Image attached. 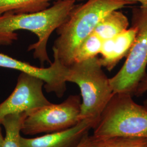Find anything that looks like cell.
Here are the masks:
<instances>
[{
	"instance_id": "cell-3",
	"label": "cell",
	"mask_w": 147,
	"mask_h": 147,
	"mask_svg": "<svg viewBox=\"0 0 147 147\" xmlns=\"http://www.w3.org/2000/svg\"><path fill=\"white\" fill-rule=\"evenodd\" d=\"M66 80L77 84L81 92L80 121L88 120L95 127L114 95L110 78L104 72L99 58L74 62L69 67Z\"/></svg>"
},
{
	"instance_id": "cell-8",
	"label": "cell",
	"mask_w": 147,
	"mask_h": 147,
	"mask_svg": "<svg viewBox=\"0 0 147 147\" xmlns=\"http://www.w3.org/2000/svg\"><path fill=\"white\" fill-rule=\"evenodd\" d=\"M53 62L47 68H39L7 55L0 53V68L18 70L30 74L44 82V88L47 92H53L59 98L62 97L66 90V78L69 67L65 66L53 53Z\"/></svg>"
},
{
	"instance_id": "cell-14",
	"label": "cell",
	"mask_w": 147,
	"mask_h": 147,
	"mask_svg": "<svg viewBox=\"0 0 147 147\" xmlns=\"http://www.w3.org/2000/svg\"><path fill=\"white\" fill-rule=\"evenodd\" d=\"M103 40L94 32L81 42L75 53L74 62H80L96 57L101 51Z\"/></svg>"
},
{
	"instance_id": "cell-6",
	"label": "cell",
	"mask_w": 147,
	"mask_h": 147,
	"mask_svg": "<svg viewBox=\"0 0 147 147\" xmlns=\"http://www.w3.org/2000/svg\"><path fill=\"white\" fill-rule=\"evenodd\" d=\"M81 98L71 95L63 102L51 103L25 112L21 132L26 135L51 133L69 129L80 121Z\"/></svg>"
},
{
	"instance_id": "cell-18",
	"label": "cell",
	"mask_w": 147,
	"mask_h": 147,
	"mask_svg": "<svg viewBox=\"0 0 147 147\" xmlns=\"http://www.w3.org/2000/svg\"><path fill=\"white\" fill-rule=\"evenodd\" d=\"M121 1H123L129 2L130 3L135 4L137 2H139L141 4V7L142 8H147V0H121Z\"/></svg>"
},
{
	"instance_id": "cell-13",
	"label": "cell",
	"mask_w": 147,
	"mask_h": 147,
	"mask_svg": "<svg viewBox=\"0 0 147 147\" xmlns=\"http://www.w3.org/2000/svg\"><path fill=\"white\" fill-rule=\"evenodd\" d=\"M25 112L5 116L1 124L4 126L5 135L2 147H21V127Z\"/></svg>"
},
{
	"instance_id": "cell-11",
	"label": "cell",
	"mask_w": 147,
	"mask_h": 147,
	"mask_svg": "<svg viewBox=\"0 0 147 147\" xmlns=\"http://www.w3.org/2000/svg\"><path fill=\"white\" fill-rule=\"evenodd\" d=\"M128 18L121 11L115 10L108 14L99 22L93 32L102 40L113 38L129 28Z\"/></svg>"
},
{
	"instance_id": "cell-12",
	"label": "cell",
	"mask_w": 147,
	"mask_h": 147,
	"mask_svg": "<svg viewBox=\"0 0 147 147\" xmlns=\"http://www.w3.org/2000/svg\"><path fill=\"white\" fill-rule=\"evenodd\" d=\"M57 0H0V16L6 13H31L45 10Z\"/></svg>"
},
{
	"instance_id": "cell-17",
	"label": "cell",
	"mask_w": 147,
	"mask_h": 147,
	"mask_svg": "<svg viewBox=\"0 0 147 147\" xmlns=\"http://www.w3.org/2000/svg\"><path fill=\"white\" fill-rule=\"evenodd\" d=\"M94 138L92 135L87 134L75 147H93Z\"/></svg>"
},
{
	"instance_id": "cell-15",
	"label": "cell",
	"mask_w": 147,
	"mask_h": 147,
	"mask_svg": "<svg viewBox=\"0 0 147 147\" xmlns=\"http://www.w3.org/2000/svg\"><path fill=\"white\" fill-rule=\"evenodd\" d=\"M94 138L93 147H147V139L144 138L124 137Z\"/></svg>"
},
{
	"instance_id": "cell-1",
	"label": "cell",
	"mask_w": 147,
	"mask_h": 147,
	"mask_svg": "<svg viewBox=\"0 0 147 147\" xmlns=\"http://www.w3.org/2000/svg\"><path fill=\"white\" fill-rule=\"evenodd\" d=\"M72 0H57L47 9L31 13H6L0 16V46H8L18 39L17 31L34 33L37 42L31 44L28 51H33L34 58L42 65L52 63L47 53V42L53 32L68 18L76 5Z\"/></svg>"
},
{
	"instance_id": "cell-5",
	"label": "cell",
	"mask_w": 147,
	"mask_h": 147,
	"mask_svg": "<svg viewBox=\"0 0 147 147\" xmlns=\"http://www.w3.org/2000/svg\"><path fill=\"white\" fill-rule=\"evenodd\" d=\"M132 13V25L136 27L137 33L125 63L119 71L110 78L114 94H134L147 72V8H135Z\"/></svg>"
},
{
	"instance_id": "cell-10",
	"label": "cell",
	"mask_w": 147,
	"mask_h": 147,
	"mask_svg": "<svg viewBox=\"0 0 147 147\" xmlns=\"http://www.w3.org/2000/svg\"><path fill=\"white\" fill-rule=\"evenodd\" d=\"M137 33L136 27L132 25L112 38L109 57L102 63V67L110 71L121 59L126 57L134 42Z\"/></svg>"
},
{
	"instance_id": "cell-19",
	"label": "cell",
	"mask_w": 147,
	"mask_h": 147,
	"mask_svg": "<svg viewBox=\"0 0 147 147\" xmlns=\"http://www.w3.org/2000/svg\"><path fill=\"white\" fill-rule=\"evenodd\" d=\"M1 125V124H0ZM3 140H4V137L3 136L1 132V129L0 127V147H2L3 143Z\"/></svg>"
},
{
	"instance_id": "cell-20",
	"label": "cell",
	"mask_w": 147,
	"mask_h": 147,
	"mask_svg": "<svg viewBox=\"0 0 147 147\" xmlns=\"http://www.w3.org/2000/svg\"><path fill=\"white\" fill-rule=\"evenodd\" d=\"M72 1H75V2H78V1H84V0H72Z\"/></svg>"
},
{
	"instance_id": "cell-7",
	"label": "cell",
	"mask_w": 147,
	"mask_h": 147,
	"mask_svg": "<svg viewBox=\"0 0 147 147\" xmlns=\"http://www.w3.org/2000/svg\"><path fill=\"white\" fill-rule=\"evenodd\" d=\"M44 82L37 77L20 73L9 96L0 104V124L5 116L22 113L49 105L42 91Z\"/></svg>"
},
{
	"instance_id": "cell-9",
	"label": "cell",
	"mask_w": 147,
	"mask_h": 147,
	"mask_svg": "<svg viewBox=\"0 0 147 147\" xmlns=\"http://www.w3.org/2000/svg\"><path fill=\"white\" fill-rule=\"evenodd\" d=\"M94 127L92 121L84 119L67 129L42 136L31 138L21 136V147H75Z\"/></svg>"
},
{
	"instance_id": "cell-16",
	"label": "cell",
	"mask_w": 147,
	"mask_h": 147,
	"mask_svg": "<svg viewBox=\"0 0 147 147\" xmlns=\"http://www.w3.org/2000/svg\"><path fill=\"white\" fill-rule=\"evenodd\" d=\"M147 91V72L144 75L140 83L138 84L134 95L140 96L143 94ZM144 107L147 109V101L144 104Z\"/></svg>"
},
{
	"instance_id": "cell-2",
	"label": "cell",
	"mask_w": 147,
	"mask_h": 147,
	"mask_svg": "<svg viewBox=\"0 0 147 147\" xmlns=\"http://www.w3.org/2000/svg\"><path fill=\"white\" fill-rule=\"evenodd\" d=\"M130 5L121 0H88L75 5L67 20L56 30L58 37L54 42L53 53L63 65L70 67L79 45L93 32L105 16Z\"/></svg>"
},
{
	"instance_id": "cell-4",
	"label": "cell",
	"mask_w": 147,
	"mask_h": 147,
	"mask_svg": "<svg viewBox=\"0 0 147 147\" xmlns=\"http://www.w3.org/2000/svg\"><path fill=\"white\" fill-rule=\"evenodd\" d=\"M96 139L124 137L147 139V109L131 95L114 94L93 128Z\"/></svg>"
}]
</instances>
